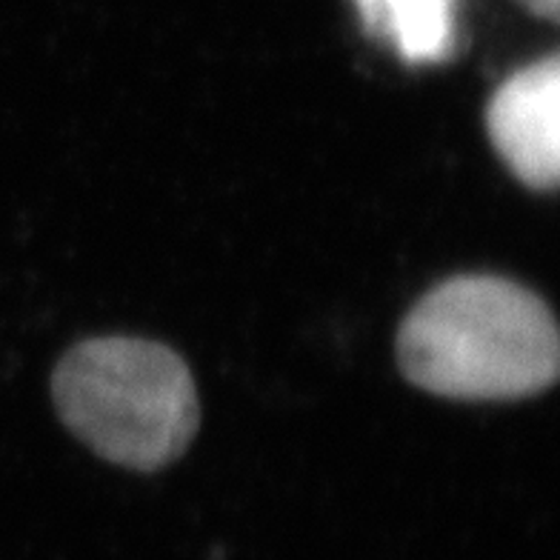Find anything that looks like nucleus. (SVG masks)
Segmentation results:
<instances>
[{
    "instance_id": "obj_2",
    "label": "nucleus",
    "mask_w": 560,
    "mask_h": 560,
    "mask_svg": "<svg viewBox=\"0 0 560 560\" xmlns=\"http://www.w3.org/2000/svg\"><path fill=\"white\" fill-rule=\"evenodd\" d=\"M58 415L104 460L155 472L198 432V389L184 358L140 338H95L58 363Z\"/></svg>"
},
{
    "instance_id": "obj_1",
    "label": "nucleus",
    "mask_w": 560,
    "mask_h": 560,
    "mask_svg": "<svg viewBox=\"0 0 560 560\" xmlns=\"http://www.w3.org/2000/svg\"><path fill=\"white\" fill-rule=\"evenodd\" d=\"M398 361L415 386L441 398H529L558 377V326L529 289L492 275H460L406 315Z\"/></svg>"
},
{
    "instance_id": "obj_4",
    "label": "nucleus",
    "mask_w": 560,
    "mask_h": 560,
    "mask_svg": "<svg viewBox=\"0 0 560 560\" xmlns=\"http://www.w3.org/2000/svg\"><path fill=\"white\" fill-rule=\"evenodd\" d=\"M358 9L406 63H443L455 52L457 0H358Z\"/></svg>"
},
{
    "instance_id": "obj_3",
    "label": "nucleus",
    "mask_w": 560,
    "mask_h": 560,
    "mask_svg": "<svg viewBox=\"0 0 560 560\" xmlns=\"http://www.w3.org/2000/svg\"><path fill=\"white\" fill-rule=\"evenodd\" d=\"M560 63L555 55L521 69L489 101L492 147L529 189H555L560 163Z\"/></svg>"
},
{
    "instance_id": "obj_5",
    "label": "nucleus",
    "mask_w": 560,
    "mask_h": 560,
    "mask_svg": "<svg viewBox=\"0 0 560 560\" xmlns=\"http://www.w3.org/2000/svg\"><path fill=\"white\" fill-rule=\"evenodd\" d=\"M529 12H535V15L540 18H549V21H555L558 18V3L560 0H521Z\"/></svg>"
}]
</instances>
